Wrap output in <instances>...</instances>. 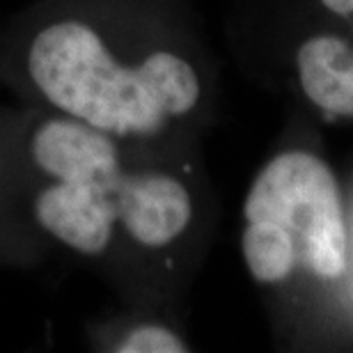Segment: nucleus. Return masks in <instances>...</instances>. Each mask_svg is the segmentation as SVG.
<instances>
[{
  "label": "nucleus",
  "mask_w": 353,
  "mask_h": 353,
  "mask_svg": "<svg viewBox=\"0 0 353 353\" xmlns=\"http://www.w3.org/2000/svg\"><path fill=\"white\" fill-rule=\"evenodd\" d=\"M97 342L112 353H183L188 342L170 323L159 319H119L99 328Z\"/></svg>",
  "instance_id": "obj_5"
},
{
  "label": "nucleus",
  "mask_w": 353,
  "mask_h": 353,
  "mask_svg": "<svg viewBox=\"0 0 353 353\" xmlns=\"http://www.w3.org/2000/svg\"><path fill=\"white\" fill-rule=\"evenodd\" d=\"M5 72L34 108L159 145L200 112L204 76L179 41L119 0H53L21 23Z\"/></svg>",
  "instance_id": "obj_1"
},
{
  "label": "nucleus",
  "mask_w": 353,
  "mask_h": 353,
  "mask_svg": "<svg viewBox=\"0 0 353 353\" xmlns=\"http://www.w3.org/2000/svg\"><path fill=\"white\" fill-rule=\"evenodd\" d=\"M152 150L34 108L14 138L32 232L108 268L165 257L193 230L197 195Z\"/></svg>",
  "instance_id": "obj_2"
},
{
  "label": "nucleus",
  "mask_w": 353,
  "mask_h": 353,
  "mask_svg": "<svg viewBox=\"0 0 353 353\" xmlns=\"http://www.w3.org/2000/svg\"><path fill=\"white\" fill-rule=\"evenodd\" d=\"M319 5L335 17H353V0H319Z\"/></svg>",
  "instance_id": "obj_7"
},
{
  "label": "nucleus",
  "mask_w": 353,
  "mask_h": 353,
  "mask_svg": "<svg viewBox=\"0 0 353 353\" xmlns=\"http://www.w3.org/2000/svg\"><path fill=\"white\" fill-rule=\"evenodd\" d=\"M243 266L262 289L349 273V221L335 172L314 152L282 150L252 176L241 207Z\"/></svg>",
  "instance_id": "obj_3"
},
{
  "label": "nucleus",
  "mask_w": 353,
  "mask_h": 353,
  "mask_svg": "<svg viewBox=\"0 0 353 353\" xmlns=\"http://www.w3.org/2000/svg\"><path fill=\"white\" fill-rule=\"evenodd\" d=\"M294 69L303 97L330 119H353V44L335 32H314L299 44Z\"/></svg>",
  "instance_id": "obj_4"
},
{
  "label": "nucleus",
  "mask_w": 353,
  "mask_h": 353,
  "mask_svg": "<svg viewBox=\"0 0 353 353\" xmlns=\"http://www.w3.org/2000/svg\"><path fill=\"white\" fill-rule=\"evenodd\" d=\"M17 202L21 204V186L14 138L7 136V129L0 126V214L7 211V204Z\"/></svg>",
  "instance_id": "obj_6"
}]
</instances>
